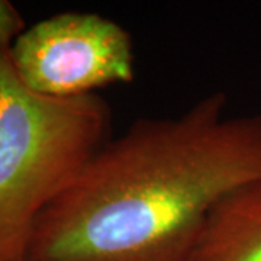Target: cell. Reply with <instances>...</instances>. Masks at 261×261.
<instances>
[{
    "mask_svg": "<svg viewBox=\"0 0 261 261\" xmlns=\"http://www.w3.org/2000/svg\"><path fill=\"white\" fill-rule=\"evenodd\" d=\"M214 92L111 137L39 215L25 261H186L224 197L261 180V113Z\"/></svg>",
    "mask_w": 261,
    "mask_h": 261,
    "instance_id": "cell-1",
    "label": "cell"
},
{
    "mask_svg": "<svg viewBox=\"0 0 261 261\" xmlns=\"http://www.w3.org/2000/svg\"><path fill=\"white\" fill-rule=\"evenodd\" d=\"M111 137L112 112L100 94L34 93L0 51V261H25L39 215Z\"/></svg>",
    "mask_w": 261,
    "mask_h": 261,
    "instance_id": "cell-2",
    "label": "cell"
},
{
    "mask_svg": "<svg viewBox=\"0 0 261 261\" xmlns=\"http://www.w3.org/2000/svg\"><path fill=\"white\" fill-rule=\"evenodd\" d=\"M9 58L29 90L58 99L96 94L135 77L129 32L112 19L87 12L39 20L16 39Z\"/></svg>",
    "mask_w": 261,
    "mask_h": 261,
    "instance_id": "cell-3",
    "label": "cell"
},
{
    "mask_svg": "<svg viewBox=\"0 0 261 261\" xmlns=\"http://www.w3.org/2000/svg\"><path fill=\"white\" fill-rule=\"evenodd\" d=\"M186 261H261V180L215 206Z\"/></svg>",
    "mask_w": 261,
    "mask_h": 261,
    "instance_id": "cell-4",
    "label": "cell"
},
{
    "mask_svg": "<svg viewBox=\"0 0 261 261\" xmlns=\"http://www.w3.org/2000/svg\"><path fill=\"white\" fill-rule=\"evenodd\" d=\"M25 31V20L19 10L8 0H0V51L9 53Z\"/></svg>",
    "mask_w": 261,
    "mask_h": 261,
    "instance_id": "cell-5",
    "label": "cell"
}]
</instances>
